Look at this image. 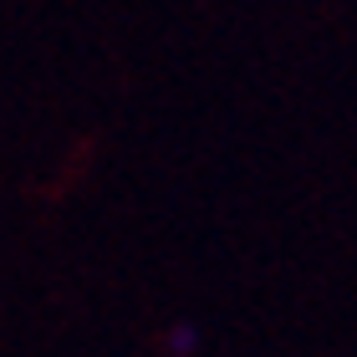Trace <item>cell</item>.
Wrapping results in <instances>:
<instances>
[{"instance_id":"6da1fadb","label":"cell","mask_w":357,"mask_h":357,"mask_svg":"<svg viewBox=\"0 0 357 357\" xmlns=\"http://www.w3.org/2000/svg\"><path fill=\"white\" fill-rule=\"evenodd\" d=\"M164 352H169V357H194V352H199V327H189V321L169 327V332H164Z\"/></svg>"}]
</instances>
